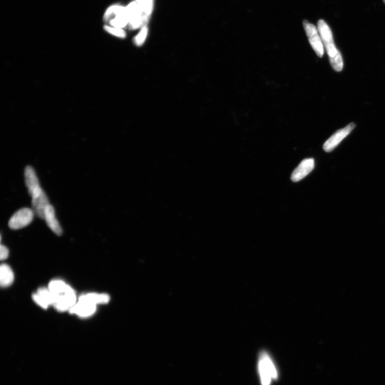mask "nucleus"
I'll return each instance as SVG.
<instances>
[{"instance_id":"obj_11","label":"nucleus","mask_w":385,"mask_h":385,"mask_svg":"<svg viewBox=\"0 0 385 385\" xmlns=\"http://www.w3.org/2000/svg\"><path fill=\"white\" fill-rule=\"evenodd\" d=\"M47 225L56 235H61L63 232L61 226L55 217V209L50 204L47 206L45 211V219Z\"/></svg>"},{"instance_id":"obj_19","label":"nucleus","mask_w":385,"mask_h":385,"mask_svg":"<svg viewBox=\"0 0 385 385\" xmlns=\"http://www.w3.org/2000/svg\"><path fill=\"white\" fill-rule=\"evenodd\" d=\"M104 29L110 35L120 38H125L126 36V33L123 29L114 28V27L110 25H105Z\"/></svg>"},{"instance_id":"obj_3","label":"nucleus","mask_w":385,"mask_h":385,"mask_svg":"<svg viewBox=\"0 0 385 385\" xmlns=\"http://www.w3.org/2000/svg\"><path fill=\"white\" fill-rule=\"evenodd\" d=\"M259 372L262 385H270L272 380L278 379L277 370L271 356L266 350L261 351L258 362Z\"/></svg>"},{"instance_id":"obj_21","label":"nucleus","mask_w":385,"mask_h":385,"mask_svg":"<svg viewBox=\"0 0 385 385\" xmlns=\"http://www.w3.org/2000/svg\"><path fill=\"white\" fill-rule=\"evenodd\" d=\"M384 3H385V0H384Z\"/></svg>"},{"instance_id":"obj_7","label":"nucleus","mask_w":385,"mask_h":385,"mask_svg":"<svg viewBox=\"0 0 385 385\" xmlns=\"http://www.w3.org/2000/svg\"><path fill=\"white\" fill-rule=\"evenodd\" d=\"M97 305L86 294L80 297L76 305L70 309L69 312L81 317H90L95 313Z\"/></svg>"},{"instance_id":"obj_1","label":"nucleus","mask_w":385,"mask_h":385,"mask_svg":"<svg viewBox=\"0 0 385 385\" xmlns=\"http://www.w3.org/2000/svg\"><path fill=\"white\" fill-rule=\"evenodd\" d=\"M49 289L52 295L53 305L58 312H63L76 305L77 296L75 290L60 280H52Z\"/></svg>"},{"instance_id":"obj_13","label":"nucleus","mask_w":385,"mask_h":385,"mask_svg":"<svg viewBox=\"0 0 385 385\" xmlns=\"http://www.w3.org/2000/svg\"><path fill=\"white\" fill-rule=\"evenodd\" d=\"M32 298L34 301L43 308L47 309L53 305L52 295L49 288H39L37 293L33 295Z\"/></svg>"},{"instance_id":"obj_8","label":"nucleus","mask_w":385,"mask_h":385,"mask_svg":"<svg viewBox=\"0 0 385 385\" xmlns=\"http://www.w3.org/2000/svg\"><path fill=\"white\" fill-rule=\"evenodd\" d=\"M356 125L351 123L346 127L334 133L323 145V150L326 152H330L339 145L341 142L352 132Z\"/></svg>"},{"instance_id":"obj_6","label":"nucleus","mask_w":385,"mask_h":385,"mask_svg":"<svg viewBox=\"0 0 385 385\" xmlns=\"http://www.w3.org/2000/svg\"><path fill=\"white\" fill-rule=\"evenodd\" d=\"M303 24L311 46L317 56L322 57L324 53V45L319 30L314 25L307 21H304Z\"/></svg>"},{"instance_id":"obj_9","label":"nucleus","mask_w":385,"mask_h":385,"mask_svg":"<svg viewBox=\"0 0 385 385\" xmlns=\"http://www.w3.org/2000/svg\"><path fill=\"white\" fill-rule=\"evenodd\" d=\"M24 177L26 186L32 199L37 197L44 191L40 186L36 173L32 166H27L25 167Z\"/></svg>"},{"instance_id":"obj_4","label":"nucleus","mask_w":385,"mask_h":385,"mask_svg":"<svg viewBox=\"0 0 385 385\" xmlns=\"http://www.w3.org/2000/svg\"><path fill=\"white\" fill-rule=\"evenodd\" d=\"M125 8L129 21L127 26L128 29L134 30L147 25L151 16L145 14L136 1L130 3Z\"/></svg>"},{"instance_id":"obj_20","label":"nucleus","mask_w":385,"mask_h":385,"mask_svg":"<svg viewBox=\"0 0 385 385\" xmlns=\"http://www.w3.org/2000/svg\"><path fill=\"white\" fill-rule=\"evenodd\" d=\"M9 255V250L5 246L2 245L0 247V259L5 260L8 258Z\"/></svg>"},{"instance_id":"obj_14","label":"nucleus","mask_w":385,"mask_h":385,"mask_svg":"<svg viewBox=\"0 0 385 385\" xmlns=\"http://www.w3.org/2000/svg\"><path fill=\"white\" fill-rule=\"evenodd\" d=\"M14 280V275L10 267L6 265H2L0 268V284L1 287H6L10 286Z\"/></svg>"},{"instance_id":"obj_15","label":"nucleus","mask_w":385,"mask_h":385,"mask_svg":"<svg viewBox=\"0 0 385 385\" xmlns=\"http://www.w3.org/2000/svg\"><path fill=\"white\" fill-rule=\"evenodd\" d=\"M126 11L124 6L119 5H113L108 8L104 15V21L108 22L113 17L125 13Z\"/></svg>"},{"instance_id":"obj_2","label":"nucleus","mask_w":385,"mask_h":385,"mask_svg":"<svg viewBox=\"0 0 385 385\" xmlns=\"http://www.w3.org/2000/svg\"><path fill=\"white\" fill-rule=\"evenodd\" d=\"M318 30L324 47L329 56L330 64L333 69L340 72L343 69V62L340 52L336 49L334 43L331 30L324 20L320 19L317 24Z\"/></svg>"},{"instance_id":"obj_10","label":"nucleus","mask_w":385,"mask_h":385,"mask_svg":"<svg viewBox=\"0 0 385 385\" xmlns=\"http://www.w3.org/2000/svg\"><path fill=\"white\" fill-rule=\"evenodd\" d=\"M314 167L315 161L313 159H306L303 160L293 172L291 180L294 182L299 181L312 172Z\"/></svg>"},{"instance_id":"obj_5","label":"nucleus","mask_w":385,"mask_h":385,"mask_svg":"<svg viewBox=\"0 0 385 385\" xmlns=\"http://www.w3.org/2000/svg\"><path fill=\"white\" fill-rule=\"evenodd\" d=\"M35 214L33 209L28 208L19 209L9 220V227L12 229H19L29 225L32 221Z\"/></svg>"},{"instance_id":"obj_16","label":"nucleus","mask_w":385,"mask_h":385,"mask_svg":"<svg viewBox=\"0 0 385 385\" xmlns=\"http://www.w3.org/2000/svg\"><path fill=\"white\" fill-rule=\"evenodd\" d=\"M126 9V8H125ZM128 18L126 14V12L123 14L119 15L111 19L109 22L110 25L120 29H124L128 26Z\"/></svg>"},{"instance_id":"obj_12","label":"nucleus","mask_w":385,"mask_h":385,"mask_svg":"<svg viewBox=\"0 0 385 385\" xmlns=\"http://www.w3.org/2000/svg\"><path fill=\"white\" fill-rule=\"evenodd\" d=\"M49 205V200L44 191L32 199L33 211L40 219L44 220L45 209Z\"/></svg>"},{"instance_id":"obj_17","label":"nucleus","mask_w":385,"mask_h":385,"mask_svg":"<svg viewBox=\"0 0 385 385\" xmlns=\"http://www.w3.org/2000/svg\"><path fill=\"white\" fill-rule=\"evenodd\" d=\"M135 1L145 14L151 16L154 7V0H136Z\"/></svg>"},{"instance_id":"obj_18","label":"nucleus","mask_w":385,"mask_h":385,"mask_svg":"<svg viewBox=\"0 0 385 385\" xmlns=\"http://www.w3.org/2000/svg\"><path fill=\"white\" fill-rule=\"evenodd\" d=\"M148 32L147 26H144L138 33V35L134 37L133 42L137 46L143 45L147 38Z\"/></svg>"}]
</instances>
